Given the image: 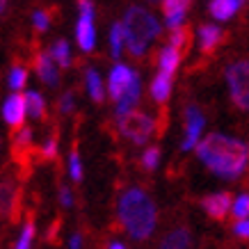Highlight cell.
Listing matches in <instances>:
<instances>
[{
    "label": "cell",
    "instance_id": "cell-1",
    "mask_svg": "<svg viewBox=\"0 0 249 249\" xmlns=\"http://www.w3.org/2000/svg\"><path fill=\"white\" fill-rule=\"evenodd\" d=\"M196 156L213 174L222 178H238L249 162V146L235 137L211 133L196 144Z\"/></svg>",
    "mask_w": 249,
    "mask_h": 249
},
{
    "label": "cell",
    "instance_id": "cell-2",
    "mask_svg": "<svg viewBox=\"0 0 249 249\" xmlns=\"http://www.w3.org/2000/svg\"><path fill=\"white\" fill-rule=\"evenodd\" d=\"M119 219L135 240H146L156 231L158 211L142 188H128L119 196Z\"/></svg>",
    "mask_w": 249,
    "mask_h": 249
},
{
    "label": "cell",
    "instance_id": "cell-3",
    "mask_svg": "<svg viewBox=\"0 0 249 249\" xmlns=\"http://www.w3.org/2000/svg\"><path fill=\"white\" fill-rule=\"evenodd\" d=\"M124 30H126V46H128V53L133 57H142L146 46L151 44V39H156L160 35V23L158 18L146 12L144 7H133L126 9L124 14Z\"/></svg>",
    "mask_w": 249,
    "mask_h": 249
},
{
    "label": "cell",
    "instance_id": "cell-4",
    "mask_svg": "<svg viewBox=\"0 0 249 249\" xmlns=\"http://www.w3.org/2000/svg\"><path fill=\"white\" fill-rule=\"evenodd\" d=\"M227 83L235 107L249 112V60H238L227 69Z\"/></svg>",
    "mask_w": 249,
    "mask_h": 249
},
{
    "label": "cell",
    "instance_id": "cell-5",
    "mask_svg": "<svg viewBox=\"0 0 249 249\" xmlns=\"http://www.w3.org/2000/svg\"><path fill=\"white\" fill-rule=\"evenodd\" d=\"M119 130L121 135L128 137L133 144L142 146L151 137L153 130H156V124H153L151 117H146L144 112H130L128 117L119 119Z\"/></svg>",
    "mask_w": 249,
    "mask_h": 249
},
{
    "label": "cell",
    "instance_id": "cell-6",
    "mask_svg": "<svg viewBox=\"0 0 249 249\" xmlns=\"http://www.w3.org/2000/svg\"><path fill=\"white\" fill-rule=\"evenodd\" d=\"M80 18L76 25V41L83 51H94L96 30H94V2H80Z\"/></svg>",
    "mask_w": 249,
    "mask_h": 249
},
{
    "label": "cell",
    "instance_id": "cell-7",
    "mask_svg": "<svg viewBox=\"0 0 249 249\" xmlns=\"http://www.w3.org/2000/svg\"><path fill=\"white\" fill-rule=\"evenodd\" d=\"M204 112L199 110L196 106H188L185 107V140L181 142L183 151H190V149H196L199 144V135L204 130Z\"/></svg>",
    "mask_w": 249,
    "mask_h": 249
},
{
    "label": "cell",
    "instance_id": "cell-8",
    "mask_svg": "<svg viewBox=\"0 0 249 249\" xmlns=\"http://www.w3.org/2000/svg\"><path fill=\"white\" fill-rule=\"evenodd\" d=\"M201 208L211 219H222L229 215V211H233V195L231 192H215V195H206L201 199Z\"/></svg>",
    "mask_w": 249,
    "mask_h": 249
},
{
    "label": "cell",
    "instance_id": "cell-9",
    "mask_svg": "<svg viewBox=\"0 0 249 249\" xmlns=\"http://www.w3.org/2000/svg\"><path fill=\"white\" fill-rule=\"evenodd\" d=\"M25 112H28L25 96H21V94H12V96L5 101V106H2V119L7 121V126L12 128V135H14V130H23Z\"/></svg>",
    "mask_w": 249,
    "mask_h": 249
},
{
    "label": "cell",
    "instance_id": "cell-10",
    "mask_svg": "<svg viewBox=\"0 0 249 249\" xmlns=\"http://www.w3.org/2000/svg\"><path fill=\"white\" fill-rule=\"evenodd\" d=\"M133 78H135V71L128 69L126 64H117V67H112V71H110V80H107V94H110V98H114V101L119 103L121 96L128 91Z\"/></svg>",
    "mask_w": 249,
    "mask_h": 249
},
{
    "label": "cell",
    "instance_id": "cell-11",
    "mask_svg": "<svg viewBox=\"0 0 249 249\" xmlns=\"http://www.w3.org/2000/svg\"><path fill=\"white\" fill-rule=\"evenodd\" d=\"M190 9V2L188 0H165L162 2V12H165V23L176 30V28H181L183 25V18L188 14Z\"/></svg>",
    "mask_w": 249,
    "mask_h": 249
},
{
    "label": "cell",
    "instance_id": "cell-12",
    "mask_svg": "<svg viewBox=\"0 0 249 249\" xmlns=\"http://www.w3.org/2000/svg\"><path fill=\"white\" fill-rule=\"evenodd\" d=\"M181 57H183V53L178 48H174V46L167 44L158 53V73L165 78H172L174 73H176L178 64H181Z\"/></svg>",
    "mask_w": 249,
    "mask_h": 249
},
{
    "label": "cell",
    "instance_id": "cell-13",
    "mask_svg": "<svg viewBox=\"0 0 249 249\" xmlns=\"http://www.w3.org/2000/svg\"><path fill=\"white\" fill-rule=\"evenodd\" d=\"M35 69H37L39 78H41L46 85H51V87L57 85L60 73H57V69H55V60H53V55H51V51H48V53H37V57H35Z\"/></svg>",
    "mask_w": 249,
    "mask_h": 249
},
{
    "label": "cell",
    "instance_id": "cell-14",
    "mask_svg": "<svg viewBox=\"0 0 249 249\" xmlns=\"http://www.w3.org/2000/svg\"><path fill=\"white\" fill-rule=\"evenodd\" d=\"M224 30L219 28V25H211V23H206L199 28V46H201V51L204 53H213L215 48H217L222 41H224Z\"/></svg>",
    "mask_w": 249,
    "mask_h": 249
},
{
    "label": "cell",
    "instance_id": "cell-15",
    "mask_svg": "<svg viewBox=\"0 0 249 249\" xmlns=\"http://www.w3.org/2000/svg\"><path fill=\"white\" fill-rule=\"evenodd\" d=\"M140 91H142V87H140V76L135 73V78H133V83H130L128 91L121 96V101L117 103V117L119 119H124V117H128L130 110L135 107V103L140 101Z\"/></svg>",
    "mask_w": 249,
    "mask_h": 249
},
{
    "label": "cell",
    "instance_id": "cell-16",
    "mask_svg": "<svg viewBox=\"0 0 249 249\" xmlns=\"http://www.w3.org/2000/svg\"><path fill=\"white\" fill-rule=\"evenodd\" d=\"M240 7H242V2H238V0H213L211 5H208V12L217 21H229V18H233L235 12Z\"/></svg>",
    "mask_w": 249,
    "mask_h": 249
},
{
    "label": "cell",
    "instance_id": "cell-17",
    "mask_svg": "<svg viewBox=\"0 0 249 249\" xmlns=\"http://www.w3.org/2000/svg\"><path fill=\"white\" fill-rule=\"evenodd\" d=\"M14 199H16L14 183H12V181H2V183H0V217H2V215H12V219H16Z\"/></svg>",
    "mask_w": 249,
    "mask_h": 249
},
{
    "label": "cell",
    "instance_id": "cell-18",
    "mask_svg": "<svg viewBox=\"0 0 249 249\" xmlns=\"http://www.w3.org/2000/svg\"><path fill=\"white\" fill-rule=\"evenodd\" d=\"M190 240H192V235H190V231L185 227L174 229L172 233L165 235L160 249H190Z\"/></svg>",
    "mask_w": 249,
    "mask_h": 249
},
{
    "label": "cell",
    "instance_id": "cell-19",
    "mask_svg": "<svg viewBox=\"0 0 249 249\" xmlns=\"http://www.w3.org/2000/svg\"><path fill=\"white\" fill-rule=\"evenodd\" d=\"M85 87H87L89 96L94 98L96 103H101V101H103L106 91H103V80H101V76H98L96 69H91V67L85 69Z\"/></svg>",
    "mask_w": 249,
    "mask_h": 249
},
{
    "label": "cell",
    "instance_id": "cell-20",
    "mask_svg": "<svg viewBox=\"0 0 249 249\" xmlns=\"http://www.w3.org/2000/svg\"><path fill=\"white\" fill-rule=\"evenodd\" d=\"M25 103H28V112L32 114V119H39V121L46 119L48 110H46V101L41 98L39 91H28L25 94Z\"/></svg>",
    "mask_w": 249,
    "mask_h": 249
},
{
    "label": "cell",
    "instance_id": "cell-21",
    "mask_svg": "<svg viewBox=\"0 0 249 249\" xmlns=\"http://www.w3.org/2000/svg\"><path fill=\"white\" fill-rule=\"evenodd\" d=\"M190 44H192V30H190L188 25H181V28L172 30V35H169V46H174V48H178L181 53H185L190 48Z\"/></svg>",
    "mask_w": 249,
    "mask_h": 249
},
{
    "label": "cell",
    "instance_id": "cell-22",
    "mask_svg": "<svg viewBox=\"0 0 249 249\" xmlns=\"http://www.w3.org/2000/svg\"><path fill=\"white\" fill-rule=\"evenodd\" d=\"M172 94V78H165V76H156V80L151 83V96L158 101V103H165L167 98Z\"/></svg>",
    "mask_w": 249,
    "mask_h": 249
},
{
    "label": "cell",
    "instance_id": "cell-23",
    "mask_svg": "<svg viewBox=\"0 0 249 249\" xmlns=\"http://www.w3.org/2000/svg\"><path fill=\"white\" fill-rule=\"evenodd\" d=\"M124 39H126L124 23H114L112 28H110V53H112L114 60L121 55V44H124Z\"/></svg>",
    "mask_w": 249,
    "mask_h": 249
},
{
    "label": "cell",
    "instance_id": "cell-24",
    "mask_svg": "<svg viewBox=\"0 0 249 249\" xmlns=\"http://www.w3.org/2000/svg\"><path fill=\"white\" fill-rule=\"evenodd\" d=\"M51 55H53V60L60 64V67H69L71 64V51H69V41L60 39L57 44L51 48Z\"/></svg>",
    "mask_w": 249,
    "mask_h": 249
},
{
    "label": "cell",
    "instance_id": "cell-25",
    "mask_svg": "<svg viewBox=\"0 0 249 249\" xmlns=\"http://www.w3.org/2000/svg\"><path fill=\"white\" fill-rule=\"evenodd\" d=\"M25 80H28V69L25 67H14L9 71V87L14 91L23 89V87H25Z\"/></svg>",
    "mask_w": 249,
    "mask_h": 249
},
{
    "label": "cell",
    "instance_id": "cell-26",
    "mask_svg": "<svg viewBox=\"0 0 249 249\" xmlns=\"http://www.w3.org/2000/svg\"><path fill=\"white\" fill-rule=\"evenodd\" d=\"M233 217L238 219V222H242V219L249 217V195H240L238 199L233 201Z\"/></svg>",
    "mask_w": 249,
    "mask_h": 249
},
{
    "label": "cell",
    "instance_id": "cell-27",
    "mask_svg": "<svg viewBox=\"0 0 249 249\" xmlns=\"http://www.w3.org/2000/svg\"><path fill=\"white\" fill-rule=\"evenodd\" d=\"M32 238H35V222L28 219V224L23 227L21 235H18V242H16V249H30Z\"/></svg>",
    "mask_w": 249,
    "mask_h": 249
},
{
    "label": "cell",
    "instance_id": "cell-28",
    "mask_svg": "<svg viewBox=\"0 0 249 249\" xmlns=\"http://www.w3.org/2000/svg\"><path fill=\"white\" fill-rule=\"evenodd\" d=\"M158 162H160V149L158 146H151V149H146V151L142 153V167L144 169L153 172V169L158 167Z\"/></svg>",
    "mask_w": 249,
    "mask_h": 249
},
{
    "label": "cell",
    "instance_id": "cell-29",
    "mask_svg": "<svg viewBox=\"0 0 249 249\" xmlns=\"http://www.w3.org/2000/svg\"><path fill=\"white\" fill-rule=\"evenodd\" d=\"M69 172H71V178H73L76 183L83 181V167H80V158H78L76 146L71 149V156H69Z\"/></svg>",
    "mask_w": 249,
    "mask_h": 249
},
{
    "label": "cell",
    "instance_id": "cell-30",
    "mask_svg": "<svg viewBox=\"0 0 249 249\" xmlns=\"http://www.w3.org/2000/svg\"><path fill=\"white\" fill-rule=\"evenodd\" d=\"M32 23H35V28L39 32H44L48 25H51V12L48 9H37L35 14H32Z\"/></svg>",
    "mask_w": 249,
    "mask_h": 249
},
{
    "label": "cell",
    "instance_id": "cell-31",
    "mask_svg": "<svg viewBox=\"0 0 249 249\" xmlns=\"http://www.w3.org/2000/svg\"><path fill=\"white\" fill-rule=\"evenodd\" d=\"M39 151H41V158H55V153H57V135L53 133Z\"/></svg>",
    "mask_w": 249,
    "mask_h": 249
},
{
    "label": "cell",
    "instance_id": "cell-32",
    "mask_svg": "<svg viewBox=\"0 0 249 249\" xmlns=\"http://www.w3.org/2000/svg\"><path fill=\"white\" fill-rule=\"evenodd\" d=\"M233 233L242 240H249V219H242V222H235Z\"/></svg>",
    "mask_w": 249,
    "mask_h": 249
},
{
    "label": "cell",
    "instance_id": "cell-33",
    "mask_svg": "<svg viewBox=\"0 0 249 249\" xmlns=\"http://www.w3.org/2000/svg\"><path fill=\"white\" fill-rule=\"evenodd\" d=\"M73 106H76V96H73V94H64V96L60 98V110L64 114L71 112V110H73Z\"/></svg>",
    "mask_w": 249,
    "mask_h": 249
},
{
    "label": "cell",
    "instance_id": "cell-34",
    "mask_svg": "<svg viewBox=\"0 0 249 249\" xmlns=\"http://www.w3.org/2000/svg\"><path fill=\"white\" fill-rule=\"evenodd\" d=\"M60 201L64 208H69V206L73 204V199H71V192H69V188H62L60 190Z\"/></svg>",
    "mask_w": 249,
    "mask_h": 249
},
{
    "label": "cell",
    "instance_id": "cell-35",
    "mask_svg": "<svg viewBox=\"0 0 249 249\" xmlns=\"http://www.w3.org/2000/svg\"><path fill=\"white\" fill-rule=\"evenodd\" d=\"M69 245H71V249H80V245H83V238H80V233H76L71 240H69Z\"/></svg>",
    "mask_w": 249,
    "mask_h": 249
},
{
    "label": "cell",
    "instance_id": "cell-36",
    "mask_svg": "<svg viewBox=\"0 0 249 249\" xmlns=\"http://www.w3.org/2000/svg\"><path fill=\"white\" fill-rule=\"evenodd\" d=\"M107 249H126V247H124L121 242H112V245H110V247H107Z\"/></svg>",
    "mask_w": 249,
    "mask_h": 249
},
{
    "label": "cell",
    "instance_id": "cell-37",
    "mask_svg": "<svg viewBox=\"0 0 249 249\" xmlns=\"http://www.w3.org/2000/svg\"><path fill=\"white\" fill-rule=\"evenodd\" d=\"M2 9H5V2H0V12H2Z\"/></svg>",
    "mask_w": 249,
    "mask_h": 249
}]
</instances>
